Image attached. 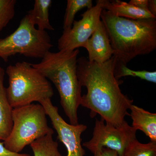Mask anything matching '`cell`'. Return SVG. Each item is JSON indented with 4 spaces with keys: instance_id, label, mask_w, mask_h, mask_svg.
<instances>
[{
    "instance_id": "obj_4",
    "label": "cell",
    "mask_w": 156,
    "mask_h": 156,
    "mask_svg": "<svg viewBox=\"0 0 156 156\" xmlns=\"http://www.w3.org/2000/svg\"><path fill=\"white\" fill-rule=\"evenodd\" d=\"M5 73L9 77L7 96L13 108L34 102L40 103L54 95L49 80L31 63L23 61L10 65Z\"/></svg>"
},
{
    "instance_id": "obj_14",
    "label": "cell",
    "mask_w": 156,
    "mask_h": 156,
    "mask_svg": "<svg viewBox=\"0 0 156 156\" xmlns=\"http://www.w3.org/2000/svg\"><path fill=\"white\" fill-rule=\"evenodd\" d=\"M51 0H35L33 9L28 11V16L31 22L41 30H53L54 28L50 24L49 11L51 7Z\"/></svg>"
},
{
    "instance_id": "obj_10",
    "label": "cell",
    "mask_w": 156,
    "mask_h": 156,
    "mask_svg": "<svg viewBox=\"0 0 156 156\" xmlns=\"http://www.w3.org/2000/svg\"><path fill=\"white\" fill-rule=\"evenodd\" d=\"M83 48L88 51V59L90 62L104 63L113 56L114 51L106 28L101 20Z\"/></svg>"
},
{
    "instance_id": "obj_22",
    "label": "cell",
    "mask_w": 156,
    "mask_h": 156,
    "mask_svg": "<svg viewBox=\"0 0 156 156\" xmlns=\"http://www.w3.org/2000/svg\"><path fill=\"white\" fill-rule=\"evenodd\" d=\"M148 0H131L128 2L139 9L147 11H148Z\"/></svg>"
},
{
    "instance_id": "obj_6",
    "label": "cell",
    "mask_w": 156,
    "mask_h": 156,
    "mask_svg": "<svg viewBox=\"0 0 156 156\" xmlns=\"http://www.w3.org/2000/svg\"><path fill=\"white\" fill-rule=\"evenodd\" d=\"M53 46L48 32L36 28L26 15L14 32L0 39V58L7 62L11 56L20 54L42 59Z\"/></svg>"
},
{
    "instance_id": "obj_20",
    "label": "cell",
    "mask_w": 156,
    "mask_h": 156,
    "mask_svg": "<svg viewBox=\"0 0 156 156\" xmlns=\"http://www.w3.org/2000/svg\"><path fill=\"white\" fill-rule=\"evenodd\" d=\"M1 141V140H0ZM0 156H31L30 154L25 153L14 152L6 148L3 142L0 141Z\"/></svg>"
},
{
    "instance_id": "obj_19",
    "label": "cell",
    "mask_w": 156,
    "mask_h": 156,
    "mask_svg": "<svg viewBox=\"0 0 156 156\" xmlns=\"http://www.w3.org/2000/svg\"><path fill=\"white\" fill-rule=\"evenodd\" d=\"M16 0H0V35L15 16Z\"/></svg>"
},
{
    "instance_id": "obj_11",
    "label": "cell",
    "mask_w": 156,
    "mask_h": 156,
    "mask_svg": "<svg viewBox=\"0 0 156 156\" xmlns=\"http://www.w3.org/2000/svg\"><path fill=\"white\" fill-rule=\"evenodd\" d=\"M132 127L142 131L151 141L156 142V114L152 113L132 104L130 106Z\"/></svg>"
},
{
    "instance_id": "obj_1",
    "label": "cell",
    "mask_w": 156,
    "mask_h": 156,
    "mask_svg": "<svg viewBox=\"0 0 156 156\" xmlns=\"http://www.w3.org/2000/svg\"><path fill=\"white\" fill-rule=\"evenodd\" d=\"M117 59L114 56L104 63L90 62L85 57L77 58V76L87 94L81 98L80 105L90 110V116L97 114L105 122L116 127L122 126L133 100L120 88L122 81L115 75Z\"/></svg>"
},
{
    "instance_id": "obj_3",
    "label": "cell",
    "mask_w": 156,
    "mask_h": 156,
    "mask_svg": "<svg viewBox=\"0 0 156 156\" xmlns=\"http://www.w3.org/2000/svg\"><path fill=\"white\" fill-rule=\"evenodd\" d=\"M78 49L73 51H50L39 63L32 64L54 84L59 93L60 104L71 125L78 122L82 87L77 76Z\"/></svg>"
},
{
    "instance_id": "obj_21",
    "label": "cell",
    "mask_w": 156,
    "mask_h": 156,
    "mask_svg": "<svg viewBox=\"0 0 156 156\" xmlns=\"http://www.w3.org/2000/svg\"><path fill=\"white\" fill-rule=\"evenodd\" d=\"M93 154L94 156H120L116 151L105 147L96 151Z\"/></svg>"
},
{
    "instance_id": "obj_23",
    "label": "cell",
    "mask_w": 156,
    "mask_h": 156,
    "mask_svg": "<svg viewBox=\"0 0 156 156\" xmlns=\"http://www.w3.org/2000/svg\"><path fill=\"white\" fill-rule=\"evenodd\" d=\"M148 11L156 17V1L155 0H149L148 3Z\"/></svg>"
},
{
    "instance_id": "obj_7",
    "label": "cell",
    "mask_w": 156,
    "mask_h": 156,
    "mask_svg": "<svg viewBox=\"0 0 156 156\" xmlns=\"http://www.w3.org/2000/svg\"><path fill=\"white\" fill-rule=\"evenodd\" d=\"M136 130L127 122L116 127L105 122L102 119H96L92 138L83 143L92 154L103 147L116 151L122 156L125 150L132 140L136 139Z\"/></svg>"
},
{
    "instance_id": "obj_8",
    "label": "cell",
    "mask_w": 156,
    "mask_h": 156,
    "mask_svg": "<svg viewBox=\"0 0 156 156\" xmlns=\"http://www.w3.org/2000/svg\"><path fill=\"white\" fill-rule=\"evenodd\" d=\"M105 1H97L95 6L82 14V19L74 21L71 28L63 30L58 41L59 51H73L83 47L100 22Z\"/></svg>"
},
{
    "instance_id": "obj_13",
    "label": "cell",
    "mask_w": 156,
    "mask_h": 156,
    "mask_svg": "<svg viewBox=\"0 0 156 156\" xmlns=\"http://www.w3.org/2000/svg\"><path fill=\"white\" fill-rule=\"evenodd\" d=\"M104 9L110 11L118 17L134 20L156 19V17L147 10L139 9L128 3L122 1L105 0Z\"/></svg>"
},
{
    "instance_id": "obj_18",
    "label": "cell",
    "mask_w": 156,
    "mask_h": 156,
    "mask_svg": "<svg viewBox=\"0 0 156 156\" xmlns=\"http://www.w3.org/2000/svg\"><path fill=\"white\" fill-rule=\"evenodd\" d=\"M115 75L118 80L122 77L131 76L155 83H156V71L133 70L127 67L126 65L118 62L117 60L115 68Z\"/></svg>"
},
{
    "instance_id": "obj_15",
    "label": "cell",
    "mask_w": 156,
    "mask_h": 156,
    "mask_svg": "<svg viewBox=\"0 0 156 156\" xmlns=\"http://www.w3.org/2000/svg\"><path fill=\"white\" fill-rule=\"evenodd\" d=\"M54 133H50L35 140L30 144L34 156H62L58 143L53 139Z\"/></svg>"
},
{
    "instance_id": "obj_16",
    "label": "cell",
    "mask_w": 156,
    "mask_h": 156,
    "mask_svg": "<svg viewBox=\"0 0 156 156\" xmlns=\"http://www.w3.org/2000/svg\"><path fill=\"white\" fill-rule=\"evenodd\" d=\"M92 7V0H68L63 20V30L71 28L78 11L85 8L90 9Z\"/></svg>"
},
{
    "instance_id": "obj_17",
    "label": "cell",
    "mask_w": 156,
    "mask_h": 156,
    "mask_svg": "<svg viewBox=\"0 0 156 156\" xmlns=\"http://www.w3.org/2000/svg\"><path fill=\"white\" fill-rule=\"evenodd\" d=\"M122 156H156V142L142 144L136 138L128 144Z\"/></svg>"
},
{
    "instance_id": "obj_2",
    "label": "cell",
    "mask_w": 156,
    "mask_h": 156,
    "mask_svg": "<svg viewBox=\"0 0 156 156\" xmlns=\"http://www.w3.org/2000/svg\"><path fill=\"white\" fill-rule=\"evenodd\" d=\"M101 19L118 62L126 65L136 56L156 50V19L134 20L118 17L103 9Z\"/></svg>"
},
{
    "instance_id": "obj_12",
    "label": "cell",
    "mask_w": 156,
    "mask_h": 156,
    "mask_svg": "<svg viewBox=\"0 0 156 156\" xmlns=\"http://www.w3.org/2000/svg\"><path fill=\"white\" fill-rule=\"evenodd\" d=\"M5 70L0 66V140H5L11 133L13 108L9 103L6 88L4 86Z\"/></svg>"
},
{
    "instance_id": "obj_9",
    "label": "cell",
    "mask_w": 156,
    "mask_h": 156,
    "mask_svg": "<svg viewBox=\"0 0 156 156\" xmlns=\"http://www.w3.org/2000/svg\"><path fill=\"white\" fill-rule=\"evenodd\" d=\"M44 107L46 114L49 117L53 128L57 133V138L63 143L67 150L66 156H84L86 154L82 147V133L87 129L83 124H68L58 113V108L54 106L51 99H46L40 103Z\"/></svg>"
},
{
    "instance_id": "obj_5",
    "label": "cell",
    "mask_w": 156,
    "mask_h": 156,
    "mask_svg": "<svg viewBox=\"0 0 156 156\" xmlns=\"http://www.w3.org/2000/svg\"><path fill=\"white\" fill-rule=\"evenodd\" d=\"M47 114L40 103L13 109V126L3 143L6 148L19 153L26 146L50 133H54L48 125Z\"/></svg>"
}]
</instances>
